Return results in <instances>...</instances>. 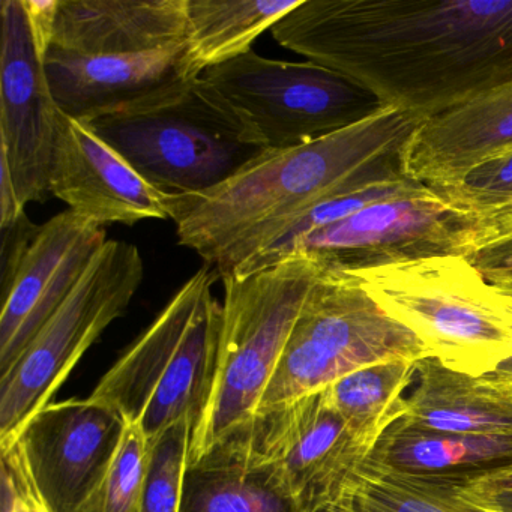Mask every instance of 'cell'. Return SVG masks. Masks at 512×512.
<instances>
[{
    "mask_svg": "<svg viewBox=\"0 0 512 512\" xmlns=\"http://www.w3.org/2000/svg\"><path fill=\"white\" fill-rule=\"evenodd\" d=\"M271 32L424 119L512 82V0H301Z\"/></svg>",
    "mask_w": 512,
    "mask_h": 512,
    "instance_id": "1",
    "label": "cell"
},
{
    "mask_svg": "<svg viewBox=\"0 0 512 512\" xmlns=\"http://www.w3.org/2000/svg\"><path fill=\"white\" fill-rule=\"evenodd\" d=\"M424 121L386 109L308 145L263 152L211 190L172 196L170 220L179 245L202 257L218 277L230 274L317 203L406 179L403 152Z\"/></svg>",
    "mask_w": 512,
    "mask_h": 512,
    "instance_id": "2",
    "label": "cell"
},
{
    "mask_svg": "<svg viewBox=\"0 0 512 512\" xmlns=\"http://www.w3.org/2000/svg\"><path fill=\"white\" fill-rule=\"evenodd\" d=\"M218 278L206 265L188 278L89 395L115 407L148 445L182 419L197 425L211 400L223 320L212 296Z\"/></svg>",
    "mask_w": 512,
    "mask_h": 512,
    "instance_id": "3",
    "label": "cell"
},
{
    "mask_svg": "<svg viewBox=\"0 0 512 512\" xmlns=\"http://www.w3.org/2000/svg\"><path fill=\"white\" fill-rule=\"evenodd\" d=\"M86 124L170 196L218 187L268 151L203 76Z\"/></svg>",
    "mask_w": 512,
    "mask_h": 512,
    "instance_id": "4",
    "label": "cell"
},
{
    "mask_svg": "<svg viewBox=\"0 0 512 512\" xmlns=\"http://www.w3.org/2000/svg\"><path fill=\"white\" fill-rule=\"evenodd\" d=\"M343 274L452 370L484 377L512 358V296L464 256Z\"/></svg>",
    "mask_w": 512,
    "mask_h": 512,
    "instance_id": "5",
    "label": "cell"
},
{
    "mask_svg": "<svg viewBox=\"0 0 512 512\" xmlns=\"http://www.w3.org/2000/svg\"><path fill=\"white\" fill-rule=\"evenodd\" d=\"M320 274L319 263L290 256L262 271L221 277L224 301L217 377L211 400L193 430L187 467L256 415Z\"/></svg>",
    "mask_w": 512,
    "mask_h": 512,
    "instance_id": "6",
    "label": "cell"
},
{
    "mask_svg": "<svg viewBox=\"0 0 512 512\" xmlns=\"http://www.w3.org/2000/svg\"><path fill=\"white\" fill-rule=\"evenodd\" d=\"M145 280L136 245L107 241L44 323L19 361L0 376V449L16 443L26 422L52 403L80 359L119 317Z\"/></svg>",
    "mask_w": 512,
    "mask_h": 512,
    "instance_id": "7",
    "label": "cell"
},
{
    "mask_svg": "<svg viewBox=\"0 0 512 512\" xmlns=\"http://www.w3.org/2000/svg\"><path fill=\"white\" fill-rule=\"evenodd\" d=\"M424 356L428 352L419 338L350 275L322 269L257 412L313 394L361 368Z\"/></svg>",
    "mask_w": 512,
    "mask_h": 512,
    "instance_id": "8",
    "label": "cell"
},
{
    "mask_svg": "<svg viewBox=\"0 0 512 512\" xmlns=\"http://www.w3.org/2000/svg\"><path fill=\"white\" fill-rule=\"evenodd\" d=\"M203 79L268 151L308 145L389 109L322 65L275 61L254 50L211 68Z\"/></svg>",
    "mask_w": 512,
    "mask_h": 512,
    "instance_id": "9",
    "label": "cell"
},
{
    "mask_svg": "<svg viewBox=\"0 0 512 512\" xmlns=\"http://www.w3.org/2000/svg\"><path fill=\"white\" fill-rule=\"evenodd\" d=\"M368 454L323 388L256 412L203 458L266 470L302 511L317 512Z\"/></svg>",
    "mask_w": 512,
    "mask_h": 512,
    "instance_id": "10",
    "label": "cell"
},
{
    "mask_svg": "<svg viewBox=\"0 0 512 512\" xmlns=\"http://www.w3.org/2000/svg\"><path fill=\"white\" fill-rule=\"evenodd\" d=\"M56 0H2L0 163L20 203L46 202L62 112L46 73Z\"/></svg>",
    "mask_w": 512,
    "mask_h": 512,
    "instance_id": "11",
    "label": "cell"
},
{
    "mask_svg": "<svg viewBox=\"0 0 512 512\" xmlns=\"http://www.w3.org/2000/svg\"><path fill=\"white\" fill-rule=\"evenodd\" d=\"M481 244V215L457 208L424 187L373 203L298 239L277 263L305 256L326 272H355L430 257H466Z\"/></svg>",
    "mask_w": 512,
    "mask_h": 512,
    "instance_id": "12",
    "label": "cell"
},
{
    "mask_svg": "<svg viewBox=\"0 0 512 512\" xmlns=\"http://www.w3.org/2000/svg\"><path fill=\"white\" fill-rule=\"evenodd\" d=\"M128 427L115 407L91 397L52 401L26 422L16 445L47 511H79L109 473Z\"/></svg>",
    "mask_w": 512,
    "mask_h": 512,
    "instance_id": "13",
    "label": "cell"
},
{
    "mask_svg": "<svg viewBox=\"0 0 512 512\" xmlns=\"http://www.w3.org/2000/svg\"><path fill=\"white\" fill-rule=\"evenodd\" d=\"M107 241L103 226L71 209L38 226L16 265L2 272L0 376L19 361Z\"/></svg>",
    "mask_w": 512,
    "mask_h": 512,
    "instance_id": "14",
    "label": "cell"
},
{
    "mask_svg": "<svg viewBox=\"0 0 512 512\" xmlns=\"http://www.w3.org/2000/svg\"><path fill=\"white\" fill-rule=\"evenodd\" d=\"M50 193L68 209L100 224L134 226L170 220V194L146 181L86 122L62 113Z\"/></svg>",
    "mask_w": 512,
    "mask_h": 512,
    "instance_id": "15",
    "label": "cell"
},
{
    "mask_svg": "<svg viewBox=\"0 0 512 512\" xmlns=\"http://www.w3.org/2000/svg\"><path fill=\"white\" fill-rule=\"evenodd\" d=\"M187 47L137 55L86 56L47 50L46 73L65 116L89 122L139 106L188 80Z\"/></svg>",
    "mask_w": 512,
    "mask_h": 512,
    "instance_id": "16",
    "label": "cell"
},
{
    "mask_svg": "<svg viewBox=\"0 0 512 512\" xmlns=\"http://www.w3.org/2000/svg\"><path fill=\"white\" fill-rule=\"evenodd\" d=\"M509 149L512 82L425 119L404 149V173L427 187H451Z\"/></svg>",
    "mask_w": 512,
    "mask_h": 512,
    "instance_id": "17",
    "label": "cell"
},
{
    "mask_svg": "<svg viewBox=\"0 0 512 512\" xmlns=\"http://www.w3.org/2000/svg\"><path fill=\"white\" fill-rule=\"evenodd\" d=\"M187 0H56L50 49L137 55L185 43Z\"/></svg>",
    "mask_w": 512,
    "mask_h": 512,
    "instance_id": "18",
    "label": "cell"
},
{
    "mask_svg": "<svg viewBox=\"0 0 512 512\" xmlns=\"http://www.w3.org/2000/svg\"><path fill=\"white\" fill-rule=\"evenodd\" d=\"M364 461L421 484L458 491L512 464V434L445 433L400 418Z\"/></svg>",
    "mask_w": 512,
    "mask_h": 512,
    "instance_id": "19",
    "label": "cell"
},
{
    "mask_svg": "<svg viewBox=\"0 0 512 512\" xmlns=\"http://www.w3.org/2000/svg\"><path fill=\"white\" fill-rule=\"evenodd\" d=\"M403 418L445 433L512 434V388L424 356L415 361Z\"/></svg>",
    "mask_w": 512,
    "mask_h": 512,
    "instance_id": "20",
    "label": "cell"
},
{
    "mask_svg": "<svg viewBox=\"0 0 512 512\" xmlns=\"http://www.w3.org/2000/svg\"><path fill=\"white\" fill-rule=\"evenodd\" d=\"M301 0H187V67L200 77L247 55Z\"/></svg>",
    "mask_w": 512,
    "mask_h": 512,
    "instance_id": "21",
    "label": "cell"
},
{
    "mask_svg": "<svg viewBox=\"0 0 512 512\" xmlns=\"http://www.w3.org/2000/svg\"><path fill=\"white\" fill-rule=\"evenodd\" d=\"M415 361L392 359L353 371L326 386L332 407L368 452L406 415V392Z\"/></svg>",
    "mask_w": 512,
    "mask_h": 512,
    "instance_id": "22",
    "label": "cell"
},
{
    "mask_svg": "<svg viewBox=\"0 0 512 512\" xmlns=\"http://www.w3.org/2000/svg\"><path fill=\"white\" fill-rule=\"evenodd\" d=\"M181 512H304L262 469L203 458L185 470Z\"/></svg>",
    "mask_w": 512,
    "mask_h": 512,
    "instance_id": "23",
    "label": "cell"
},
{
    "mask_svg": "<svg viewBox=\"0 0 512 512\" xmlns=\"http://www.w3.org/2000/svg\"><path fill=\"white\" fill-rule=\"evenodd\" d=\"M317 512H478L455 491L421 484L368 463L356 467Z\"/></svg>",
    "mask_w": 512,
    "mask_h": 512,
    "instance_id": "24",
    "label": "cell"
},
{
    "mask_svg": "<svg viewBox=\"0 0 512 512\" xmlns=\"http://www.w3.org/2000/svg\"><path fill=\"white\" fill-rule=\"evenodd\" d=\"M194 427V421L182 419L149 445L140 512H181Z\"/></svg>",
    "mask_w": 512,
    "mask_h": 512,
    "instance_id": "25",
    "label": "cell"
},
{
    "mask_svg": "<svg viewBox=\"0 0 512 512\" xmlns=\"http://www.w3.org/2000/svg\"><path fill=\"white\" fill-rule=\"evenodd\" d=\"M148 455L145 436L131 425L106 478L77 512H140Z\"/></svg>",
    "mask_w": 512,
    "mask_h": 512,
    "instance_id": "26",
    "label": "cell"
},
{
    "mask_svg": "<svg viewBox=\"0 0 512 512\" xmlns=\"http://www.w3.org/2000/svg\"><path fill=\"white\" fill-rule=\"evenodd\" d=\"M430 188L451 205L478 215L508 205L512 203V149L473 169L460 184Z\"/></svg>",
    "mask_w": 512,
    "mask_h": 512,
    "instance_id": "27",
    "label": "cell"
},
{
    "mask_svg": "<svg viewBox=\"0 0 512 512\" xmlns=\"http://www.w3.org/2000/svg\"><path fill=\"white\" fill-rule=\"evenodd\" d=\"M488 283L512 293V236L488 242L466 256Z\"/></svg>",
    "mask_w": 512,
    "mask_h": 512,
    "instance_id": "28",
    "label": "cell"
},
{
    "mask_svg": "<svg viewBox=\"0 0 512 512\" xmlns=\"http://www.w3.org/2000/svg\"><path fill=\"white\" fill-rule=\"evenodd\" d=\"M0 451H2V460L7 461L13 467L17 482H19L20 500L17 503L16 512H49L38 497L37 491L34 490L25 461H23L16 443L8 448L0 449Z\"/></svg>",
    "mask_w": 512,
    "mask_h": 512,
    "instance_id": "29",
    "label": "cell"
},
{
    "mask_svg": "<svg viewBox=\"0 0 512 512\" xmlns=\"http://www.w3.org/2000/svg\"><path fill=\"white\" fill-rule=\"evenodd\" d=\"M26 215L7 166L0 163V229L11 226Z\"/></svg>",
    "mask_w": 512,
    "mask_h": 512,
    "instance_id": "30",
    "label": "cell"
},
{
    "mask_svg": "<svg viewBox=\"0 0 512 512\" xmlns=\"http://www.w3.org/2000/svg\"><path fill=\"white\" fill-rule=\"evenodd\" d=\"M479 215L482 220V245L512 236V203Z\"/></svg>",
    "mask_w": 512,
    "mask_h": 512,
    "instance_id": "31",
    "label": "cell"
},
{
    "mask_svg": "<svg viewBox=\"0 0 512 512\" xmlns=\"http://www.w3.org/2000/svg\"><path fill=\"white\" fill-rule=\"evenodd\" d=\"M461 493L497 494L512 493V464L484 476L469 487L461 488Z\"/></svg>",
    "mask_w": 512,
    "mask_h": 512,
    "instance_id": "32",
    "label": "cell"
},
{
    "mask_svg": "<svg viewBox=\"0 0 512 512\" xmlns=\"http://www.w3.org/2000/svg\"><path fill=\"white\" fill-rule=\"evenodd\" d=\"M482 379L493 385L512 386V358L500 364L493 373L487 374Z\"/></svg>",
    "mask_w": 512,
    "mask_h": 512,
    "instance_id": "33",
    "label": "cell"
},
{
    "mask_svg": "<svg viewBox=\"0 0 512 512\" xmlns=\"http://www.w3.org/2000/svg\"><path fill=\"white\" fill-rule=\"evenodd\" d=\"M506 295L512 296V293H506Z\"/></svg>",
    "mask_w": 512,
    "mask_h": 512,
    "instance_id": "34",
    "label": "cell"
},
{
    "mask_svg": "<svg viewBox=\"0 0 512 512\" xmlns=\"http://www.w3.org/2000/svg\"><path fill=\"white\" fill-rule=\"evenodd\" d=\"M511 388H512V386H511Z\"/></svg>",
    "mask_w": 512,
    "mask_h": 512,
    "instance_id": "35",
    "label": "cell"
}]
</instances>
